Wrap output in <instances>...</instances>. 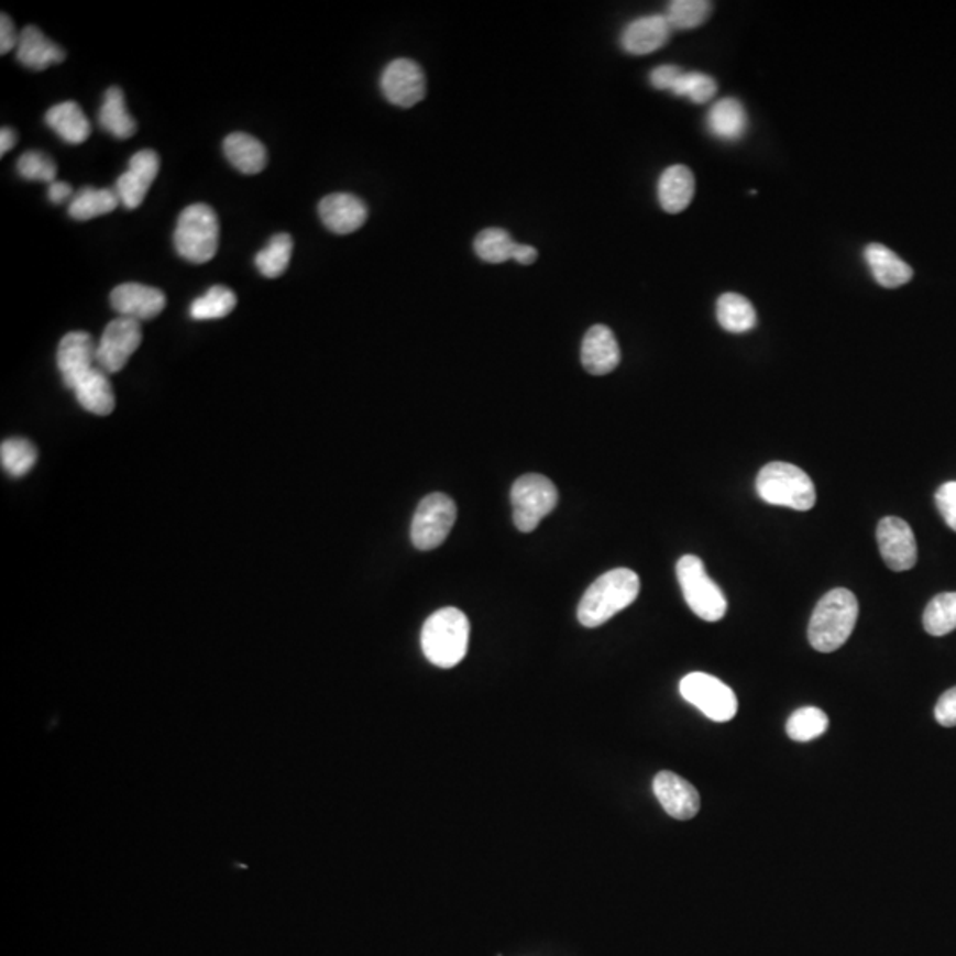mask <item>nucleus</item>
<instances>
[{
	"label": "nucleus",
	"instance_id": "nucleus-1",
	"mask_svg": "<svg viewBox=\"0 0 956 956\" xmlns=\"http://www.w3.org/2000/svg\"><path fill=\"white\" fill-rule=\"evenodd\" d=\"M638 594V574L630 569H613L589 586L578 606V620L590 629L603 626L635 603Z\"/></svg>",
	"mask_w": 956,
	"mask_h": 956
},
{
	"label": "nucleus",
	"instance_id": "nucleus-2",
	"mask_svg": "<svg viewBox=\"0 0 956 956\" xmlns=\"http://www.w3.org/2000/svg\"><path fill=\"white\" fill-rule=\"evenodd\" d=\"M859 617V603L847 589H834L816 604L807 638L818 652L829 653L847 644Z\"/></svg>",
	"mask_w": 956,
	"mask_h": 956
},
{
	"label": "nucleus",
	"instance_id": "nucleus-3",
	"mask_svg": "<svg viewBox=\"0 0 956 956\" xmlns=\"http://www.w3.org/2000/svg\"><path fill=\"white\" fill-rule=\"evenodd\" d=\"M427 661L438 668L458 667L466 658L470 622L458 607H443L427 618L422 629Z\"/></svg>",
	"mask_w": 956,
	"mask_h": 956
},
{
	"label": "nucleus",
	"instance_id": "nucleus-4",
	"mask_svg": "<svg viewBox=\"0 0 956 956\" xmlns=\"http://www.w3.org/2000/svg\"><path fill=\"white\" fill-rule=\"evenodd\" d=\"M757 493L766 504L801 513L812 510L816 502L815 484L807 473L781 461L761 468L757 476Z\"/></svg>",
	"mask_w": 956,
	"mask_h": 956
},
{
	"label": "nucleus",
	"instance_id": "nucleus-5",
	"mask_svg": "<svg viewBox=\"0 0 956 956\" xmlns=\"http://www.w3.org/2000/svg\"><path fill=\"white\" fill-rule=\"evenodd\" d=\"M220 223L208 205H191L183 209L177 220L174 245L188 263L205 264L217 255Z\"/></svg>",
	"mask_w": 956,
	"mask_h": 956
},
{
	"label": "nucleus",
	"instance_id": "nucleus-6",
	"mask_svg": "<svg viewBox=\"0 0 956 956\" xmlns=\"http://www.w3.org/2000/svg\"><path fill=\"white\" fill-rule=\"evenodd\" d=\"M677 578L685 603L696 617L705 622H717L725 617L728 609L725 594L711 580L699 557L685 554L680 558L677 562Z\"/></svg>",
	"mask_w": 956,
	"mask_h": 956
},
{
	"label": "nucleus",
	"instance_id": "nucleus-7",
	"mask_svg": "<svg viewBox=\"0 0 956 956\" xmlns=\"http://www.w3.org/2000/svg\"><path fill=\"white\" fill-rule=\"evenodd\" d=\"M514 525L523 534L534 531L558 505V491L548 476L528 473L514 482L510 491Z\"/></svg>",
	"mask_w": 956,
	"mask_h": 956
},
{
	"label": "nucleus",
	"instance_id": "nucleus-8",
	"mask_svg": "<svg viewBox=\"0 0 956 956\" xmlns=\"http://www.w3.org/2000/svg\"><path fill=\"white\" fill-rule=\"evenodd\" d=\"M680 694L702 712L703 716L716 723L734 719L739 711V702L734 691L716 677L694 671L680 680Z\"/></svg>",
	"mask_w": 956,
	"mask_h": 956
},
{
	"label": "nucleus",
	"instance_id": "nucleus-9",
	"mask_svg": "<svg viewBox=\"0 0 956 956\" xmlns=\"http://www.w3.org/2000/svg\"><path fill=\"white\" fill-rule=\"evenodd\" d=\"M458 517V507L450 496L432 493L418 504L413 516L411 542L420 551L440 548Z\"/></svg>",
	"mask_w": 956,
	"mask_h": 956
},
{
	"label": "nucleus",
	"instance_id": "nucleus-10",
	"mask_svg": "<svg viewBox=\"0 0 956 956\" xmlns=\"http://www.w3.org/2000/svg\"><path fill=\"white\" fill-rule=\"evenodd\" d=\"M142 342L141 322L118 318L110 321L96 348V363L107 374H116L127 367Z\"/></svg>",
	"mask_w": 956,
	"mask_h": 956
},
{
	"label": "nucleus",
	"instance_id": "nucleus-11",
	"mask_svg": "<svg viewBox=\"0 0 956 956\" xmlns=\"http://www.w3.org/2000/svg\"><path fill=\"white\" fill-rule=\"evenodd\" d=\"M381 91L395 107L411 109L426 98L424 69L411 59L392 61L381 75Z\"/></svg>",
	"mask_w": 956,
	"mask_h": 956
},
{
	"label": "nucleus",
	"instance_id": "nucleus-12",
	"mask_svg": "<svg viewBox=\"0 0 956 956\" xmlns=\"http://www.w3.org/2000/svg\"><path fill=\"white\" fill-rule=\"evenodd\" d=\"M877 542L886 565L894 572L911 571L917 562V545L911 525L900 517H884L877 526Z\"/></svg>",
	"mask_w": 956,
	"mask_h": 956
},
{
	"label": "nucleus",
	"instance_id": "nucleus-13",
	"mask_svg": "<svg viewBox=\"0 0 956 956\" xmlns=\"http://www.w3.org/2000/svg\"><path fill=\"white\" fill-rule=\"evenodd\" d=\"M95 340L86 331H69L64 336L57 348V367L63 376L64 385L75 391L78 383L98 367L96 363Z\"/></svg>",
	"mask_w": 956,
	"mask_h": 956
},
{
	"label": "nucleus",
	"instance_id": "nucleus-14",
	"mask_svg": "<svg viewBox=\"0 0 956 956\" xmlns=\"http://www.w3.org/2000/svg\"><path fill=\"white\" fill-rule=\"evenodd\" d=\"M160 173V156L153 150H142L130 158L128 171L119 176L116 183L121 205L128 209H136L144 202L151 185Z\"/></svg>",
	"mask_w": 956,
	"mask_h": 956
},
{
	"label": "nucleus",
	"instance_id": "nucleus-15",
	"mask_svg": "<svg viewBox=\"0 0 956 956\" xmlns=\"http://www.w3.org/2000/svg\"><path fill=\"white\" fill-rule=\"evenodd\" d=\"M110 305L119 318L150 321L164 312L167 298L156 287L128 282L116 287L110 295Z\"/></svg>",
	"mask_w": 956,
	"mask_h": 956
},
{
	"label": "nucleus",
	"instance_id": "nucleus-16",
	"mask_svg": "<svg viewBox=\"0 0 956 956\" xmlns=\"http://www.w3.org/2000/svg\"><path fill=\"white\" fill-rule=\"evenodd\" d=\"M652 787L659 804L677 821H691L699 815L702 801L699 790L690 781L680 778L675 772L662 771L653 778Z\"/></svg>",
	"mask_w": 956,
	"mask_h": 956
},
{
	"label": "nucleus",
	"instance_id": "nucleus-17",
	"mask_svg": "<svg viewBox=\"0 0 956 956\" xmlns=\"http://www.w3.org/2000/svg\"><path fill=\"white\" fill-rule=\"evenodd\" d=\"M319 217L333 234H351L367 222V206L353 194H331L319 202Z\"/></svg>",
	"mask_w": 956,
	"mask_h": 956
},
{
	"label": "nucleus",
	"instance_id": "nucleus-18",
	"mask_svg": "<svg viewBox=\"0 0 956 956\" xmlns=\"http://www.w3.org/2000/svg\"><path fill=\"white\" fill-rule=\"evenodd\" d=\"M581 363L592 376H606L618 367L620 348L609 328L595 325L586 331L581 344Z\"/></svg>",
	"mask_w": 956,
	"mask_h": 956
},
{
	"label": "nucleus",
	"instance_id": "nucleus-19",
	"mask_svg": "<svg viewBox=\"0 0 956 956\" xmlns=\"http://www.w3.org/2000/svg\"><path fill=\"white\" fill-rule=\"evenodd\" d=\"M671 29L667 14H652L630 22L622 32V48L627 54L647 55L670 42Z\"/></svg>",
	"mask_w": 956,
	"mask_h": 956
},
{
	"label": "nucleus",
	"instance_id": "nucleus-20",
	"mask_svg": "<svg viewBox=\"0 0 956 956\" xmlns=\"http://www.w3.org/2000/svg\"><path fill=\"white\" fill-rule=\"evenodd\" d=\"M17 59L25 68L43 72L54 64L63 63L66 59V52H64L63 46L55 45L52 40H48L43 34L42 29H37L36 25H28L20 32Z\"/></svg>",
	"mask_w": 956,
	"mask_h": 956
},
{
	"label": "nucleus",
	"instance_id": "nucleus-21",
	"mask_svg": "<svg viewBox=\"0 0 956 956\" xmlns=\"http://www.w3.org/2000/svg\"><path fill=\"white\" fill-rule=\"evenodd\" d=\"M866 263L875 282L886 289H897L912 281V267L888 246L871 243L865 250Z\"/></svg>",
	"mask_w": 956,
	"mask_h": 956
},
{
	"label": "nucleus",
	"instance_id": "nucleus-22",
	"mask_svg": "<svg viewBox=\"0 0 956 956\" xmlns=\"http://www.w3.org/2000/svg\"><path fill=\"white\" fill-rule=\"evenodd\" d=\"M694 176L685 165H671L659 177V205L667 213H682L693 202Z\"/></svg>",
	"mask_w": 956,
	"mask_h": 956
},
{
	"label": "nucleus",
	"instance_id": "nucleus-23",
	"mask_svg": "<svg viewBox=\"0 0 956 956\" xmlns=\"http://www.w3.org/2000/svg\"><path fill=\"white\" fill-rule=\"evenodd\" d=\"M223 153L229 164L246 176L263 173L267 165L266 147L249 133L238 132L227 136L223 141Z\"/></svg>",
	"mask_w": 956,
	"mask_h": 956
},
{
	"label": "nucleus",
	"instance_id": "nucleus-24",
	"mask_svg": "<svg viewBox=\"0 0 956 956\" xmlns=\"http://www.w3.org/2000/svg\"><path fill=\"white\" fill-rule=\"evenodd\" d=\"M45 121L68 144H83L91 135V123L77 101L54 105L46 112Z\"/></svg>",
	"mask_w": 956,
	"mask_h": 956
},
{
	"label": "nucleus",
	"instance_id": "nucleus-25",
	"mask_svg": "<svg viewBox=\"0 0 956 956\" xmlns=\"http://www.w3.org/2000/svg\"><path fill=\"white\" fill-rule=\"evenodd\" d=\"M73 392L78 404L98 417H107L116 408V395L109 374L100 367L92 369Z\"/></svg>",
	"mask_w": 956,
	"mask_h": 956
},
{
	"label": "nucleus",
	"instance_id": "nucleus-26",
	"mask_svg": "<svg viewBox=\"0 0 956 956\" xmlns=\"http://www.w3.org/2000/svg\"><path fill=\"white\" fill-rule=\"evenodd\" d=\"M707 127L721 141H739L748 132V113L739 100L723 98L708 112Z\"/></svg>",
	"mask_w": 956,
	"mask_h": 956
},
{
	"label": "nucleus",
	"instance_id": "nucleus-27",
	"mask_svg": "<svg viewBox=\"0 0 956 956\" xmlns=\"http://www.w3.org/2000/svg\"><path fill=\"white\" fill-rule=\"evenodd\" d=\"M121 205L118 191L116 188H92L86 186L73 196L69 202V217L80 222L92 220V218L101 217V215L112 213L113 209H118Z\"/></svg>",
	"mask_w": 956,
	"mask_h": 956
},
{
	"label": "nucleus",
	"instance_id": "nucleus-28",
	"mask_svg": "<svg viewBox=\"0 0 956 956\" xmlns=\"http://www.w3.org/2000/svg\"><path fill=\"white\" fill-rule=\"evenodd\" d=\"M100 127L116 139H130L135 135L136 121L132 118V113L128 112L123 89L110 87L109 91L105 92L100 110Z\"/></svg>",
	"mask_w": 956,
	"mask_h": 956
},
{
	"label": "nucleus",
	"instance_id": "nucleus-29",
	"mask_svg": "<svg viewBox=\"0 0 956 956\" xmlns=\"http://www.w3.org/2000/svg\"><path fill=\"white\" fill-rule=\"evenodd\" d=\"M717 322L730 333H746L757 327V312L748 298L737 293H725L717 299Z\"/></svg>",
	"mask_w": 956,
	"mask_h": 956
},
{
	"label": "nucleus",
	"instance_id": "nucleus-30",
	"mask_svg": "<svg viewBox=\"0 0 956 956\" xmlns=\"http://www.w3.org/2000/svg\"><path fill=\"white\" fill-rule=\"evenodd\" d=\"M517 246L519 243H516L507 231L498 229V227L485 229L481 234H476L475 241H473L475 254L484 263L491 264H502L516 257Z\"/></svg>",
	"mask_w": 956,
	"mask_h": 956
},
{
	"label": "nucleus",
	"instance_id": "nucleus-31",
	"mask_svg": "<svg viewBox=\"0 0 956 956\" xmlns=\"http://www.w3.org/2000/svg\"><path fill=\"white\" fill-rule=\"evenodd\" d=\"M293 238L286 232L275 234L270 240L257 255H255V266L259 272L263 273L266 278L281 277L282 273L286 272L289 266L290 257H293Z\"/></svg>",
	"mask_w": 956,
	"mask_h": 956
},
{
	"label": "nucleus",
	"instance_id": "nucleus-32",
	"mask_svg": "<svg viewBox=\"0 0 956 956\" xmlns=\"http://www.w3.org/2000/svg\"><path fill=\"white\" fill-rule=\"evenodd\" d=\"M237 304L234 290L226 286H213L205 296H200L191 304L190 316L196 321L222 319L237 309Z\"/></svg>",
	"mask_w": 956,
	"mask_h": 956
},
{
	"label": "nucleus",
	"instance_id": "nucleus-33",
	"mask_svg": "<svg viewBox=\"0 0 956 956\" xmlns=\"http://www.w3.org/2000/svg\"><path fill=\"white\" fill-rule=\"evenodd\" d=\"M923 626L932 636H946L956 629V592L938 594L930 601L923 615Z\"/></svg>",
	"mask_w": 956,
	"mask_h": 956
},
{
	"label": "nucleus",
	"instance_id": "nucleus-34",
	"mask_svg": "<svg viewBox=\"0 0 956 956\" xmlns=\"http://www.w3.org/2000/svg\"><path fill=\"white\" fill-rule=\"evenodd\" d=\"M829 728V717L816 707H802L787 721V734L795 743H810Z\"/></svg>",
	"mask_w": 956,
	"mask_h": 956
},
{
	"label": "nucleus",
	"instance_id": "nucleus-35",
	"mask_svg": "<svg viewBox=\"0 0 956 956\" xmlns=\"http://www.w3.org/2000/svg\"><path fill=\"white\" fill-rule=\"evenodd\" d=\"M2 468L11 476H23L31 472L37 461V450L31 441L23 438H10L0 447Z\"/></svg>",
	"mask_w": 956,
	"mask_h": 956
},
{
	"label": "nucleus",
	"instance_id": "nucleus-36",
	"mask_svg": "<svg viewBox=\"0 0 956 956\" xmlns=\"http://www.w3.org/2000/svg\"><path fill=\"white\" fill-rule=\"evenodd\" d=\"M711 13L712 2L708 0H675L668 4L667 19L671 29L688 31L707 22Z\"/></svg>",
	"mask_w": 956,
	"mask_h": 956
},
{
	"label": "nucleus",
	"instance_id": "nucleus-37",
	"mask_svg": "<svg viewBox=\"0 0 956 956\" xmlns=\"http://www.w3.org/2000/svg\"><path fill=\"white\" fill-rule=\"evenodd\" d=\"M671 92L680 98H688L693 103L703 105L716 96L717 84L714 78L703 73H682L671 87Z\"/></svg>",
	"mask_w": 956,
	"mask_h": 956
},
{
	"label": "nucleus",
	"instance_id": "nucleus-38",
	"mask_svg": "<svg viewBox=\"0 0 956 956\" xmlns=\"http://www.w3.org/2000/svg\"><path fill=\"white\" fill-rule=\"evenodd\" d=\"M20 176L28 182H45L55 183L57 177V165L51 156L45 155L42 151H28L19 158Z\"/></svg>",
	"mask_w": 956,
	"mask_h": 956
},
{
	"label": "nucleus",
	"instance_id": "nucleus-39",
	"mask_svg": "<svg viewBox=\"0 0 956 956\" xmlns=\"http://www.w3.org/2000/svg\"><path fill=\"white\" fill-rule=\"evenodd\" d=\"M935 504L946 525L956 531V482H946L935 493Z\"/></svg>",
	"mask_w": 956,
	"mask_h": 956
},
{
	"label": "nucleus",
	"instance_id": "nucleus-40",
	"mask_svg": "<svg viewBox=\"0 0 956 956\" xmlns=\"http://www.w3.org/2000/svg\"><path fill=\"white\" fill-rule=\"evenodd\" d=\"M935 719L938 725L953 728L956 726V688L947 690L935 705Z\"/></svg>",
	"mask_w": 956,
	"mask_h": 956
},
{
	"label": "nucleus",
	"instance_id": "nucleus-41",
	"mask_svg": "<svg viewBox=\"0 0 956 956\" xmlns=\"http://www.w3.org/2000/svg\"><path fill=\"white\" fill-rule=\"evenodd\" d=\"M682 69L679 66H673V64H664V66H659V68L653 69L650 73V84H652L656 89L659 91H671V87L677 83V78L682 75Z\"/></svg>",
	"mask_w": 956,
	"mask_h": 956
},
{
	"label": "nucleus",
	"instance_id": "nucleus-42",
	"mask_svg": "<svg viewBox=\"0 0 956 956\" xmlns=\"http://www.w3.org/2000/svg\"><path fill=\"white\" fill-rule=\"evenodd\" d=\"M20 34L14 29L13 20L8 14H0V54L6 55L8 52L17 51L19 46Z\"/></svg>",
	"mask_w": 956,
	"mask_h": 956
},
{
	"label": "nucleus",
	"instance_id": "nucleus-43",
	"mask_svg": "<svg viewBox=\"0 0 956 956\" xmlns=\"http://www.w3.org/2000/svg\"><path fill=\"white\" fill-rule=\"evenodd\" d=\"M72 196H75V194H73L72 185H68V183L55 182L48 188V199L54 205H63L64 200H68Z\"/></svg>",
	"mask_w": 956,
	"mask_h": 956
},
{
	"label": "nucleus",
	"instance_id": "nucleus-44",
	"mask_svg": "<svg viewBox=\"0 0 956 956\" xmlns=\"http://www.w3.org/2000/svg\"><path fill=\"white\" fill-rule=\"evenodd\" d=\"M17 142H19V135H17L13 128H2V132H0V155L4 156L6 153H10L14 145H17Z\"/></svg>",
	"mask_w": 956,
	"mask_h": 956
},
{
	"label": "nucleus",
	"instance_id": "nucleus-45",
	"mask_svg": "<svg viewBox=\"0 0 956 956\" xmlns=\"http://www.w3.org/2000/svg\"><path fill=\"white\" fill-rule=\"evenodd\" d=\"M514 261H517L519 264H525V266L534 264L535 261H537V250L530 245H519L517 246L516 257H514Z\"/></svg>",
	"mask_w": 956,
	"mask_h": 956
}]
</instances>
